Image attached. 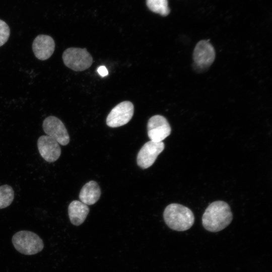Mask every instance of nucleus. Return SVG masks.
<instances>
[{"instance_id": "f257e3e1", "label": "nucleus", "mask_w": 272, "mask_h": 272, "mask_svg": "<svg viewBox=\"0 0 272 272\" xmlns=\"http://www.w3.org/2000/svg\"><path fill=\"white\" fill-rule=\"evenodd\" d=\"M232 219L229 205L224 201L218 200L207 208L202 217V224L207 230L217 232L227 227Z\"/></svg>"}, {"instance_id": "f03ea898", "label": "nucleus", "mask_w": 272, "mask_h": 272, "mask_svg": "<svg viewBox=\"0 0 272 272\" xmlns=\"http://www.w3.org/2000/svg\"><path fill=\"white\" fill-rule=\"evenodd\" d=\"M163 218L166 225L171 229L184 231L189 229L194 222L192 212L187 207L178 203H171L165 208Z\"/></svg>"}, {"instance_id": "7ed1b4c3", "label": "nucleus", "mask_w": 272, "mask_h": 272, "mask_svg": "<svg viewBox=\"0 0 272 272\" xmlns=\"http://www.w3.org/2000/svg\"><path fill=\"white\" fill-rule=\"evenodd\" d=\"M12 243L18 252L27 255L37 254L44 247L43 242L38 235L26 230L16 233L12 237Z\"/></svg>"}, {"instance_id": "20e7f679", "label": "nucleus", "mask_w": 272, "mask_h": 272, "mask_svg": "<svg viewBox=\"0 0 272 272\" xmlns=\"http://www.w3.org/2000/svg\"><path fill=\"white\" fill-rule=\"evenodd\" d=\"M62 58L66 67L76 72L88 69L93 63L92 56L86 48H68L63 52Z\"/></svg>"}, {"instance_id": "39448f33", "label": "nucleus", "mask_w": 272, "mask_h": 272, "mask_svg": "<svg viewBox=\"0 0 272 272\" xmlns=\"http://www.w3.org/2000/svg\"><path fill=\"white\" fill-rule=\"evenodd\" d=\"M134 113V106L128 101L121 102L116 105L106 118V124L111 127H117L127 124Z\"/></svg>"}, {"instance_id": "423d86ee", "label": "nucleus", "mask_w": 272, "mask_h": 272, "mask_svg": "<svg viewBox=\"0 0 272 272\" xmlns=\"http://www.w3.org/2000/svg\"><path fill=\"white\" fill-rule=\"evenodd\" d=\"M44 132L59 144L65 146L70 142V136L63 123L54 116L47 117L43 122Z\"/></svg>"}, {"instance_id": "0eeeda50", "label": "nucleus", "mask_w": 272, "mask_h": 272, "mask_svg": "<svg viewBox=\"0 0 272 272\" xmlns=\"http://www.w3.org/2000/svg\"><path fill=\"white\" fill-rule=\"evenodd\" d=\"M148 135L151 141L162 142L171 132V126L163 116L155 115L152 116L147 124Z\"/></svg>"}, {"instance_id": "6e6552de", "label": "nucleus", "mask_w": 272, "mask_h": 272, "mask_svg": "<svg viewBox=\"0 0 272 272\" xmlns=\"http://www.w3.org/2000/svg\"><path fill=\"white\" fill-rule=\"evenodd\" d=\"M164 148L163 142H155L150 140L146 143L138 153V165L142 169L148 168L154 164Z\"/></svg>"}, {"instance_id": "1a4fd4ad", "label": "nucleus", "mask_w": 272, "mask_h": 272, "mask_svg": "<svg viewBox=\"0 0 272 272\" xmlns=\"http://www.w3.org/2000/svg\"><path fill=\"white\" fill-rule=\"evenodd\" d=\"M215 57V49L209 40H202L196 44L193 52V59L196 66L200 69L209 67Z\"/></svg>"}, {"instance_id": "9d476101", "label": "nucleus", "mask_w": 272, "mask_h": 272, "mask_svg": "<svg viewBox=\"0 0 272 272\" xmlns=\"http://www.w3.org/2000/svg\"><path fill=\"white\" fill-rule=\"evenodd\" d=\"M37 147L41 156L48 162L56 161L61 155L59 144L47 135H41L38 138Z\"/></svg>"}, {"instance_id": "9b49d317", "label": "nucleus", "mask_w": 272, "mask_h": 272, "mask_svg": "<svg viewBox=\"0 0 272 272\" xmlns=\"http://www.w3.org/2000/svg\"><path fill=\"white\" fill-rule=\"evenodd\" d=\"M55 49V42L49 35H38L32 43V50L37 58L41 60L48 59Z\"/></svg>"}, {"instance_id": "f8f14e48", "label": "nucleus", "mask_w": 272, "mask_h": 272, "mask_svg": "<svg viewBox=\"0 0 272 272\" xmlns=\"http://www.w3.org/2000/svg\"><path fill=\"white\" fill-rule=\"evenodd\" d=\"M89 212L88 205L79 200L72 201L68 207L70 221L76 226H79L85 221Z\"/></svg>"}, {"instance_id": "ddd939ff", "label": "nucleus", "mask_w": 272, "mask_h": 272, "mask_svg": "<svg viewBox=\"0 0 272 272\" xmlns=\"http://www.w3.org/2000/svg\"><path fill=\"white\" fill-rule=\"evenodd\" d=\"M101 195V190L98 183L95 181H90L82 188L79 198L81 202L86 205L96 203Z\"/></svg>"}, {"instance_id": "4468645a", "label": "nucleus", "mask_w": 272, "mask_h": 272, "mask_svg": "<svg viewBox=\"0 0 272 272\" xmlns=\"http://www.w3.org/2000/svg\"><path fill=\"white\" fill-rule=\"evenodd\" d=\"M148 8L152 12L166 16L170 13L168 0H146Z\"/></svg>"}, {"instance_id": "2eb2a0df", "label": "nucleus", "mask_w": 272, "mask_h": 272, "mask_svg": "<svg viewBox=\"0 0 272 272\" xmlns=\"http://www.w3.org/2000/svg\"><path fill=\"white\" fill-rule=\"evenodd\" d=\"M14 198V191L9 185L0 186V209L9 206Z\"/></svg>"}, {"instance_id": "dca6fc26", "label": "nucleus", "mask_w": 272, "mask_h": 272, "mask_svg": "<svg viewBox=\"0 0 272 272\" xmlns=\"http://www.w3.org/2000/svg\"><path fill=\"white\" fill-rule=\"evenodd\" d=\"M10 35V30L8 25L0 19V47L5 44Z\"/></svg>"}, {"instance_id": "f3484780", "label": "nucleus", "mask_w": 272, "mask_h": 272, "mask_svg": "<svg viewBox=\"0 0 272 272\" xmlns=\"http://www.w3.org/2000/svg\"><path fill=\"white\" fill-rule=\"evenodd\" d=\"M98 73L102 77H105L108 74L107 69L105 66H100L97 70Z\"/></svg>"}]
</instances>
